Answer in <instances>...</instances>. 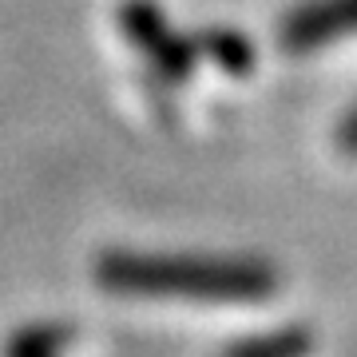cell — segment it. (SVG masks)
Masks as SVG:
<instances>
[{"mask_svg":"<svg viewBox=\"0 0 357 357\" xmlns=\"http://www.w3.org/2000/svg\"><path fill=\"white\" fill-rule=\"evenodd\" d=\"M96 286L115 298L151 302H270L278 270L246 255H135L107 250L96 258Z\"/></svg>","mask_w":357,"mask_h":357,"instance_id":"6da1fadb","label":"cell"},{"mask_svg":"<svg viewBox=\"0 0 357 357\" xmlns=\"http://www.w3.org/2000/svg\"><path fill=\"white\" fill-rule=\"evenodd\" d=\"M115 24H119V36L147 60L159 84L178 88L195 76V68H199L195 36H183L155 0H123L115 8Z\"/></svg>","mask_w":357,"mask_h":357,"instance_id":"7a4b0ae2","label":"cell"},{"mask_svg":"<svg viewBox=\"0 0 357 357\" xmlns=\"http://www.w3.org/2000/svg\"><path fill=\"white\" fill-rule=\"evenodd\" d=\"M357 36V0H302L278 20L274 44L286 56H306Z\"/></svg>","mask_w":357,"mask_h":357,"instance_id":"3957f363","label":"cell"},{"mask_svg":"<svg viewBox=\"0 0 357 357\" xmlns=\"http://www.w3.org/2000/svg\"><path fill=\"white\" fill-rule=\"evenodd\" d=\"M195 48H199V56H203L206 64H215L222 76H234V79L250 76L258 64V52L250 44V36L238 32V28H227V24L203 28L195 36Z\"/></svg>","mask_w":357,"mask_h":357,"instance_id":"277c9868","label":"cell"},{"mask_svg":"<svg viewBox=\"0 0 357 357\" xmlns=\"http://www.w3.org/2000/svg\"><path fill=\"white\" fill-rule=\"evenodd\" d=\"M72 342H76V330L68 321L40 318L16 326L0 345V357H64Z\"/></svg>","mask_w":357,"mask_h":357,"instance_id":"5b68a950","label":"cell"},{"mask_svg":"<svg viewBox=\"0 0 357 357\" xmlns=\"http://www.w3.org/2000/svg\"><path fill=\"white\" fill-rule=\"evenodd\" d=\"M314 354V330L310 326H282V330L250 333L243 342H230L222 357H310Z\"/></svg>","mask_w":357,"mask_h":357,"instance_id":"8992f818","label":"cell"},{"mask_svg":"<svg viewBox=\"0 0 357 357\" xmlns=\"http://www.w3.org/2000/svg\"><path fill=\"white\" fill-rule=\"evenodd\" d=\"M337 147L345 155H357V103L342 115V123H337Z\"/></svg>","mask_w":357,"mask_h":357,"instance_id":"52a82bcc","label":"cell"}]
</instances>
